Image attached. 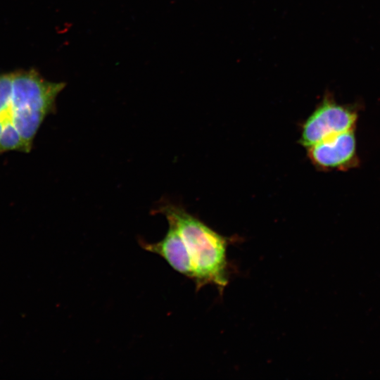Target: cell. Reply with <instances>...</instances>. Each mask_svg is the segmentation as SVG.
I'll return each mask as SVG.
<instances>
[{
  "label": "cell",
  "instance_id": "2",
  "mask_svg": "<svg viewBox=\"0 0 380 380\" xmlns=\"http://www.w3.org/2000/svg\"><path fill=\"white\" fill-rule=\"evenodd\" d=\"M156 212L164 215L178 230L191 261L196 290L210 284L222 294L229 284L227 248L232 239L216 232L179 206L165 203Z\"/></svg>",
  "mask_w": 380,
  "mask_h": 380
},
{
  "label": "cell",
  "instance_id": "1",
  "mask_svg": "<svg viewBox=\"0 0 380 380\" xmlns=\"http://www.w3.org/2000/svg\"><path fill=\"white\" fill-rule=\"evenodd\" d=\"M64 82L44 79L34 70L0 74V154L30 153L45 118L56 110Z\"/></svg>",
  "mask_w": 380,
  "mask_h": 380
},
{
  "label": "cell",
  "instance_id": "3",
  "mask_svg": "<svg viewBox=\"0 0 380 380\" xmlns=\"http://www.w3.org/2000/svg\"><path fill=\"white\" fill-rule=\"evenodd\" d=\"M357 120L355 109L338 103L327 94L303 123L300 142L308 148L330 137L354 129Z\"/></svg>",
  "mask_w": 380,
  "mask_h": 380
},
{
  "label": "cell",
  "instance_id": "4",
  "mask_svg": "<svg viewBox=\"0 0 380 380\" xmlns=\"http://www.w3.org/2000/svg\"><path fill=\"white\" fill-rule=\"evenodd\" d=\"M308 149L310 159L319 169L346 170L357 165L354 129L330 137Z\"/></svg>",
  "mask_w": 380,
  "mask_h": 380
},
{
  "label": "cell",
  "instance_id": "5",
  "mask_svg": "<svg viewBox=\"0 0 380 380\" xmlns=\"http://www.w3.org/2000/svg\"><path fill=\"white\" fill-rule=\"evenodd\" d=\"M139 244L146 251L163 258L176 272L192 279L193 270L189 255L178 230L172 224L169 223L168 231L160 241L148 243L139 241Z\"/></svg>",
  "mask_w": 380,
  "mask_h": 380
}]
</instances>
